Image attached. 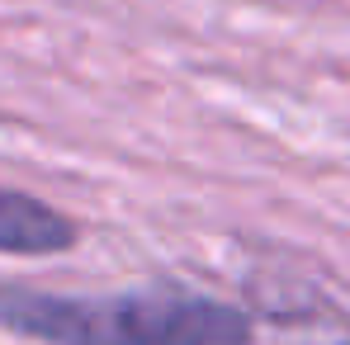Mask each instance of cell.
I'll use <instances>...</instances> for the list:
<instances>
[{
	"mask_svg": "<svg viewBox=\"0 0 350 345\" xmlns=\"http://www.w3.org/2000/svg\"><path fill=\"white\" fill-rule=\"evenodd\" d=\"M0 327L43 345H251V317L180 288L38 293L0 288Z\"/></svg>",
	"mask_w": 350,
	"mask_h": 345,
	"instance_id": "1",
	"label": "cell"
},
{
	"mask_svg": "<svg viewBox=\"0 0 350 345\" xmlns=\"http://www.w3.org/2000/svg\"><path fill=\"white\" fill-rule=\"evenodd\" d=\"M76 246V223L53 204L0 189V256H62Z\"/></svg>",
	"mask_w": 350,
	"mask_h": 345,
	"instance_id": "2",
	"label": "cell"
}]
</instances>
